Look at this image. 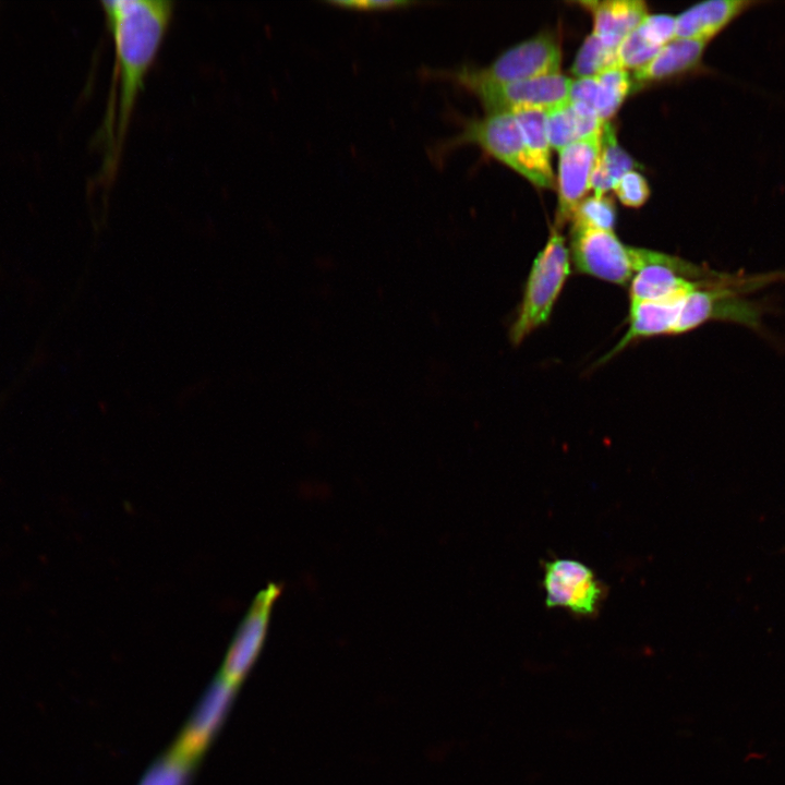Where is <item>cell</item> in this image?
Wrapping results in <instances>:
<instances>
[{"label": "cell", "instance_id": "obj_1", "mask_svg": "<svg viewBox=\"0 0 785 785\" xmlns=\"http://www.w3.org/2000/svg\"><path fill=\"white\" fill-rule=\"evenodd\" d=\"M114 46L111 92L100 134L105 146L101 177L112 179L136 99L171 23L170 0H101Z\"/></svg>", "mask_w": 785, "mask_h": 785}, {"label": "cell", "instance_id": "obj_2", "mask_svg": "<svg viewBox=\"0 0 785 785\" xmlns=\"http://www.w3.org/2000/svg\"><path fill=\"white\" fill-rule=\"evenodd\" d=\"M433 77L450 81L474 95L486 113L522 109L547 110L569 100L571 81L556 73L515 82H488L472 76L467 67L434 70Z\"/></svg>", "mask_w": 785, "mask_h": 785}, {"label": "cell", "instance_id": "obj_3", "mask_svg": "<svg viewBox=\"0 0 785 785\" xmlns=\"http://www.w3.org/2000/svg\"><path fill=\"white\" fill-rule=\"evenodd\" d=\"M570 273V253L559 229L553 228L542 251L532 263L522 301L510 328V339L520 343L548 322Z\"/></svg>", "mask_w": 785, "mask_h": 785}, {"label": "cell", "instance_id": "obj_4", "mask_svg": "<svg viewBox=\"0 0 785 785\" xmlns=\"http://www.w3.org/2000/svg\"><path fill=\"white\" fill-rule=\"evenodd\" d=\"M466 144L479 146L533 185L554 189L533 169L512 112L486 113L479 119L463 120L460 132L444 143L440 149L445 152Z\"/></svg>", "mask_w": 785, "mask_h": 785}, {"label": "cell", "instance_id": "obj_5", "mask_svg": "<svg viewBox=\"0 0 785 785\" xmlns=\"http://www.w3.org/2000/svg\"><path fill=\"white\" fill-rule=\"evenodd\" d=\"M570 259L579 273L615 285H629L636 273L632 246L625 245L614 231L571 222Z\"/></svg>", "mask_w": 785, "mask_h": 785}, {"label": "cell", "instance_id": "obj_6", "mask_svg": "<svg viewBox=\"0 0 785 785\" xmlns=\"http://www.w3.org/2000/svg\"><path fill=\"white\" fill-rule=\"evenodd\" d=\"M561 49L551 33H541L499 55L484 68H467L482 81L515 82L559 73Z\"/></svg>", "mask_w": 785, "mask_h": 785}, {"label": "cell", "instance_id": "obj_7", "mask_svg": "<svg viewBox=\"0 0 785 785\" xmlns=\"http://www.w3.org/2000/svg\"><path fill=\"white\" fill-rule=\"evenodd\" d=\"M281 585L268 584L253 600L227 651L220 674L228 684L238 687L257 659L266 638L275 602Z\"/></svg>", "mask_w": 785, "mask_h": 785}, {"label": "cell", "instance_id": "obj_8", "mask_svg": "<svg viewBox=\"0 0 785 785\" xmlns=\"http://www.w3.org/2000/svg\"><path fill=\"white\" fill-rule=\"evenodd\" d=\"M543 587L548 607H565L578 615H591L601 599L593 571L578 560L559 558L544 568Z\"/></svg>", "mask_w": 785, "mask_h": 785}, {"label": "cell", "instance_id": "obj_9", "mask_svg": "<svg viewBox=\"0 0 785 785\" xmlns=\"http://www.w3.org/2000/svg\"><path fill=\"white\" fill-rule=\"evenodd\" d=\"M601 132L602 129L559 150L557 229L570 221L577 205L591 189V176L601 148Z\"/></svg>", "mask_w": 785, "mask_h": 785}, {"label": "cell", "instance_id": "obj_10", "mask_svg": "<svg viewBox=\"0 0 785 785\" xmlns=\"http://www.w3.org/2000/svg\"><path fill=\"white\" fill-rule=\"evenodd\" d=\"M235 689L237 687L218 676L184 726L171 751L194 764L222 724Z\"/></svg>", "mask_w": 785, "mask_h": 785}, {"label": "cell", "instance_id": "obj_11", "mask_svg": "<svg viewBox=\"0 0 785 785\" xmlns=\"http://www.w3.org/2000/svg\"><path fill=\"white\" fill-rule=\"evenodd\" d=\"M756 2L745 0H708L676 16L675 38L710 41L730 22Z\"/></svg>", "mask_w": 785, "mask_h": 785}, {"label": "cell", "instance_id": "obj_12", "mask_svg": "<svg viewBox=\"0 0 785 785\" xmlns=\"http://www.w3.org/2000/svg\"><path fill=\"white\" fill-rule=\"evenodd\" d=\"M708 41L674 38L643 67L631 75L632 92L637 87L662 82L696 69L701 62Z\"/></svg>", "mask_w": 785, "mask_h": 785}, {"label": "cell", "instance_id": "obj_13", "mask_svg": "<svg viewBox=\"0 0 785 785\" xmlns=\"http://www.w3.org/2000/svg\"><path fill=\"white\" fill-rule=\"evenodd\" d=\"M580 4L592 14V34L614 49L648 15L647 4L641 0L582 1Z\"/></svg>", "mask_w": 785, "mask_h": 785}, {"label": "cell", "instance_id": "obj_14", "mask_svg": "<svg viewBox=\"0 0 785 785\" xmlns=\"http://www.w3.org/2000/svg\"><path fill=\"white\" fill-rule=\"evenodd\" d=\"M545 123L550 145L558 152L603 126L593 108L570 100L545 110Z\"/></svg>", "mask_w": 785, "mask_h": 785}, {"label": "cell", "instance_id": "obj_15", "mask_svg": "<svg viewBox=\"0 0 785 785\" xmlns=\"http://www.w3.org/2000/svg\"><path fill=\"white\" fill-rule=\"evenodd\" d=\"M636 165L632 157L617 143L611 121L603 123L601 148L590 182L594 195L604 196L625 173L633 170Z\"/></svg>", "mask_w": 785, "mask_h": 785}, {"label": "cell", "instance_id": "obj_16", "mask_svg": "<svg viewBox=\"0 0 785 785\" xmlns=\"http://www.w3.org/2000/svg\"><path fill=\"white\" fill-rule=\"evenodd\" d=\"M512 113L520 128L526 150L533 169L554 186L545 110L522 109L514 111Z\"/></svg>", "mask_w": 785, "mask_h": 785}, {"label": "cell", "instance_id": "obj_17", "mask_svg": "<svg viewBox=\"0 0 785 785\" xmlns=\"http://www.w3.org/2000/svg\"><path fill=\"white\" fill-rule=\"evenodd\" d=\"M597 83L595 111L602 123L608 122L617 112L625 98L632 90L628 71L609 68L595 75Z\"/></svg>", "mask_w": 785, "mask_h": 785}, {"label": "cell", "instance_id": "obj_18", "mask_svg": "<svg viewBox=\"0 0 785 785\" xmlns=\"http://www.w3.org/2000/svg\"><path fill=\"white\" fill-rule=\"evenodd\" d=\"M617 67L616 49L604 45L595 35L590 34L582 43L571 67V73L578 77H590Z\"/></svg>", "mask_w": 785, "mask_h": 785}, {"label": "cell", "instance_id": "obj_19", "mask_svg": "<svg viewBox=\"0 0 785 785\" xmlns=\"http://www.w3.org/2000/svg\"><path fill=\"white\" fill-rule=\"evenodd\" d=\"M570 221L594 229L613 231L616 221L615 204L605 195L583 198L577 205Z\"/></svg>", "mask_w": 785, "mask_h": 785}, {"label": "cell", "instance_id": "obj_20", "mask_svg": "<svg viewBox=\"0 0 785 785\" xmlns=\"http://www.w3.org/2000/svg\"><path fill=\"white\" fill-rule=\"evenodd\" d=\"M660 49L650 43L637 26L618 45L616 64L626 71H635L647 64Z\"/></svg>", "mask_w": 785, "mask_h": 785}, {"label": "cell", "instance_id": "obj_21", "mask_svg": "<svg viewBox=\"0 0 785 785\" xmlns=\"http://www.w3.org/2000/svg\"><path fill=\"white\" fill-rule=\"evenodd\" d=\"M193 763L172 751L147 771L140 785H186Z\"/></svg>", "mask_w": 785, "mask_h": 785}, {"label": "cell", "instance_id": "obj_22", "mask_svg": "<svg viewBox=\"0 0 785 785\" xmlns=\"http://www.w3.org/2000/svg\"><path fill=\"white\" fill-rule=\"evenodd\" d=\"M613 191L621 204L631 208L642 206L650 195V188L647 180L635 170L625 173L615 183Z\"/></svg>", "mask_w": 785, "mask_h": 785}, {"label": "cell", "instance_id": "obj_23", "mask_svg": "<svg viewBox=\"0 0 785 785\" xmlns=\"http://www.w3.org/2000/svg\"><path fill=\"white\" fill-rule=\"evenodd\" d=\"M638 27L650 43L662 48L675 38L676 17L667 14H648Z\"/></svg>", "mask_w": 785, "mask_h": 785}, {"label": "cell", "instance_id": "obj_24", "mask_svg": "<svg viewBox=\"0 0 785 785\" xmlns=\"http://www.w3.org/2000/svg\"><path fill=\"white\" fill-rule=\"evenodd\" d=\"M327 3L345 10L377 12L403 9L415 2L407 0H334L327 1Z\"/></svg>", "mask_w": 785, "mask_h": 785}, {"label": "cell", "instance_id": "obj_25", "mask_svg": "<svg viewBox=\"0 0 785 785\" xmlns=\"http://www.w3.org/2000/svg\"><path fill=\"white\" fill-rule=\"evenodd\" d=\"M597 83L595 76L578 77L571 81L569 100L587 105L595 110Z\"/></svg>", "mask_w": 785, "mask_h": 785}]
</instances>
